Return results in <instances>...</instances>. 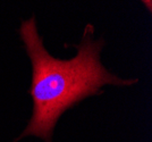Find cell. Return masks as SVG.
<instances>
[{"label":"cell","instance_id":"7a4b0ae2","mask_svg":"<svg viewBox=\"0 0 152 142\" xmlns=\"http://www.w3.org/2000/svg\"><path fill=\"white\" fill-rule=\"evenodd\" d=\"M142 1V4L146 7V9L149 10V12H151L152 10V0H141Z\"/></svg>","mask_w":152,"mask_h":142},{"label":"cell","instance_id":"6da1fadb","mask_svg":"<svg viewBox=\"0 0 152 142\" xmlns=\"http://www.w3.org/2000/svg\"><path fill=\"white\" fill-rule=\"evenodd\" d=\"M93 25L88 24L81 43L75 45V57L58 59L45 48L35 18L22 23L19 37L32 63L28 93L33 99V114L24 132L15 141L34 135L52 142L55 126L67 109L88 97L100 94L103 85L127 86L137 83L136 78L124 80L103 67L100 59L103 40L93 39Z\"/></svg>","mask_w":152,"mask_h":142}]
</instances>
